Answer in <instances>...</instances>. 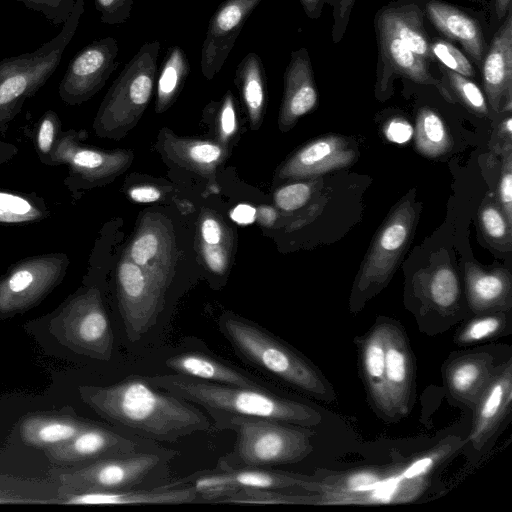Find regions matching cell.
Segmentation results:
<instances>
[{"label":"cell","instance_id":"cell-49","mask_svg":"<svg viewBox=\"0 0 512 512\" xmlns=\"http://www.w3.org/2000/svg\"><path fill=\"white\" fill-rule=\"evenodd\" d=\"M201 253L205 265L216 274H223L228 267V250L221 244L201 243Z\"/></svg>","mask_w":512,"mask_h":512},{"label":"cell","instance_id":"cell-57","mask_svg":"<svg viewBox=\"0 0 512 512\" xmlns=\"http://www.w3.org/2000/svg\"><path fill=\"white\" fill-rule=\"evenodd\" d=\"M499 132L501 135L506 137L508 141H511L512 136V119L510 116L505 118L499 126Z\"/></svg>","mask_w":512,"mask_h":512},{"label":"cell","instance_id":"cell-56","mask_svg":"<svg viewBox=\"0 0 512 512\" xmlns=\"http://www.w3.org/2000/svg\"><path fill=\"white\" fill-rule=\"evenodd\" d=\"M305 13L310 18H317L322 10L325 0H299Z\"/></svg>","mask_w":512,"mask_h":512},{"label":"cell","instance_id":"cell-58","mask_svg":"<svg viewBox=\"0 0 512 512\" xmlns=\"http://www.w3.org/2000/svg\"><path fill=\"white\" fill-rule=\"evenodd\" d=\"M511 7V0H496V11L499 18L506 16Z\"/></svg>","mask_w":512,"mask_h":512},{"label":"cell","instance_id":"cell-46","mask_svg":"<svg viewBox=\"0 0 512 512\" xmlns=\"http://www.w3.org/2000/svg\"><path fill=\"white\" fill-rule=\"evenodd\" d=\"M313 187L309 182H295L279 188L274 194L276 206L282 211H294L307 203Z\"/></svg>","mask_w":512,"mask_h":512},{"label":"cell","instance_id":"cell-54","mask_svg":"<svg viewBox=\"0 0 512 512\" xmlns=\"http://www.w3.org/2000/svg\"><path fill=\"white\" fill-rule=\"evenodd\" d=\"M256 212V219L266 227L272 226L277 219L276 210L270 206H261Z\"/></svg>","mask_w":512,"mask_h":512},{"label":"cell","instance_id":"cell-10","mask_svg":"<svg viewBox=\"0 0 512 512\" xmlns=\"http://www.w3.org/2000/svg\"><path fill=\"white\" fill-rule=\"evenodd\" d=\"M70 259L64 252L23 258L0 276V314L13 315L41 302L64 279Z\"/></svg>","mask_w":512,"mask_h":512},{"label":"cell","instance_id":"cell-36","mask_svg":"<svg viewBox=\"0 0 512 512\" xmlns=\"http://www.w3.org/2000/svg\"><path fill=\"white\" fill-rule=\"evenodd\" d=\"M50 217L43 197L35 193L0 189V224L24 225Z\"/></svg>","mask_w":512,"mask_h":512},{"label":"cell","instance_id":"cell-26","mask_svg":"<svg viewBox=\"0 0 512 512\" xmlns=\"http://www.w3.org/2000/svg\"><path fill=\"white\" fill-rule=\"evenodd\" d=\"M82 505L184 504L201 502L189 485L159 487L154 490L125 489L73 494L68 501Z\"/></svg>","mask_w":512,"mask_h":512},{"label":"cell","instance_id":"cell-7","mask_svg":"<svg viewBox=\"0 0 512 512\" xmlns=\"http://www.w3.org/2000/svg\"><path fill=\"white\" fill-rule=\"evenodd\" d=\"M417 216L412 191L391 210L371 242L351 293L352 313L361 311L391 280L409 246Z\"/></svg>","mask_w":512,"mask_h":512},{"label":"cell","instance_id":"cell-47","mask_svg":"<svg viewBox=\"0 0 512 512\" xmlns=\"http://www.w3.org/2000/svg\"><path fill=\"white\" fill-rule=\"evenodd\" d=\"M94 2L103 24H122L131 15L133 0H94Z\"/></svg>","mask_w":512,"mask_h":512},{"label":"cell","instance_id":"cell-1","mask_svg":"<svg viewBox=\"0 0 512 512\" xmlns=\"http://www.w3.org/2000/svg\"><path fill=\"white\" fill-rule=\"evenodd\" d=\"M82 400L102 418L147 439L175 442L211 428L210 420L190 402L129 377L108 386H83Z\"/></svg>","mask_w":512,"mask_h":512},{"label":"cell","instance_id":"cell-3","mask_svg":"<svg viewBox=\"0 0 512 512\" xmlns=\"http://www.w3.org/2000/svg\"><path fill=\"white\" fill-rule=\"evenodd\" d=\"M218 327L246 362L318 400H337L333 386L317 366L262 327L231 312L219 317Z\"/></svg>","mask_w":512,"mask_h":512},{"label":"cell","instance_id":"cell-16","mask_svg":"<svg viewBox=\"0 0 512 512\" xmlns=\"http://www.w3.org/2000/svg\"><path fill=\"white\" fill-rule=\"evenodd\" d=\"M262 0H224L211 16L201 49V72L212 80L220 72L248 17Z\"/></svg>","mask_w":512,"mask_h":512},{"label":"cell","instance_id":"cell-40","mask_svg":"<svg viewBox=\"0 0 512 512\" xmlns=\"http://www.w3.org/2000/svg\"><path fill=\"white\" fill-rule=\"evenodd\" d=\"M479 223L483 234L490 243L510 250L512 226L497 203L488 202L481 208Z\"/></svg>","mask_w":512,"mask_h":512},{"label":"cell","instance_id":"cell-25","mask_svg":"<svg viewBox=\"0 0 512 512\" xmlns=\"http://www.w3.org/2000/svg\"><path fill=\"white\" fill-rule=\"evenodd\" d=\"M358 345L362 378L370 403L380 415L388 419L385 387V321L372 326Z\"/></svg>","mask_w":512,"mask_h":512},{"label":"cell","instance_id":"cell-20","mask_svg":"<svg viewBox=\"0 0 512 512\" xmlns=\"http://www.w3.org/2000/svg\"><path fill=\"white\" fill-rule=\"evenodd\" d=\"M137 451L136 443L111 430L89 425L71 439L46 448L53 463L69 464L96 461Z\"/></svg>","mask_w":512,"mask_h":512},{"label":"cell","instance_id":"cell-14","mask_svg":"<svg viewBox=\"0 0 512 512\" xmlns=\"http://www.w3.org/2000/svg\"><path fill=\"white\" fill-rule=\"evenodd\" d=\"M312 476L268 470L267 468H244L232 470L214 469L194 473L184 479L165 486L189 485L193 487L201 502H218L236 491L246 488L286 489L302 487Z\"/></svg>","mask_w":512,"mask_h":512},{"label":"cell","instance_id":"cell-9","mask_svg":"<svg viewBox=\"0 0 512 512\" xmlns=\"http://www.w3.org/2000/svg\"><path fill=\"white\" fill-rule=\"evenodd\" d=\"M83 131H61L52 154V166L66 165L64 185L73 198L83 190L112 181L133 160L125 150H104L82 142Z\"/></svg>","mask_w":512,"mask_h":512},{"label":"cell","instance_id":"cell-8","mask_svg":"<svg viewBox=\"0 0 512 512\" xmlns=\"http://www.w3.org/2000/svg\"><path fill=\"white\" fill-rule=\"evenodd\" d=\"M52 331L70 348L109 361L114 336L100 290L85 286L63 303L52 319Z\"/></svg>","mask_w":512,"mask_h":512},{"label":"cell","instance_id":"cell-50","mask_svg":"<svg viewBox=\"0 0 512 512\" xmlns=\"http://www.w3.org/2000/svg\"><path fill=\"white\" fill-rule=\"evenodd\" d=\"M201 243L221 244L225 242L226 232L222 223L213 215H206L200 222Z\"/></svg>","mask_w":512,"mask_h":512},{"label":"cell","instance_id":"cell-12","mask_svg":"<svg viewBox=\"0 0 512 512\" xmlns=\"http://www.w3.org/2000/svg\"><path fill=\"white\" fill-rule=\"evenodd\" d=\"M116 288L127 338L136 342L157 322L166 291L125 254L117 266Z\"/></svg>","mask_w":512,"mask_h":512},{"label":"cell","instance_id":"cell-45","mask_svg":"<svg viewBox=\"0 0 512 512\" xmlns=\"http://www.w3.org/2000/svg\"><path fill=\"white\" fill-rule=\"evenodd\" d=\"M498 188L499 206L512 226V145L508 141L502 149V164Z\"/></svg>","mask_w":512,"mask_h":512},{"label":"cell","instance_id":"cell-43","mask_svg":"<svg viewBox=\"0 0 512 512\" xmlns=\"http://www.w3.org/2000/svg\"><path fill=\"white\" fill-rule=\"evenodd\" d=\"M432 57H435L445 68L465 77L475 75L474 68L467 57L449 42L437 39L430 45Z\"/></svg>","mask_w":512,"mask_h":512},{"label":"cell","instance_id":"cell-42","mask_svg":"<svg viewBox=\"0 0 512 512\" xmlns=\"http://www.w3.org/2000/svg\"><path fill=\"white\" fill-rule=\"evenodd\" d=\"M440 69L447 79L451 90L456 95V98L462 102L465 107L480 116L487 114L486 99L482 91L472 80L444 66H441Z\"/></svg>","mask_w":512,"mask_h":512},{"label":"cell","instance_id":"cell-19","mask_svg":"<svg viewBox=\"0 0 512 512\" xmlns=\"http://www.w3.org/2000/svg\"><path fill=\"white\" fill-rule=\"evenodd\" d=\"M357 158L355 148L338 135L315 139L296 151L277 171L280 180L315 177L352 165Z\"/></svg>","mask_w":512,"mask_h":512},{"label":"cell","instance_id":"cell-32","mask_svg":"<svg viewBox=\"0 0 512 512\" xmlns=\"http://www.w3.org/2000/svg\"><path fill=\"white\" fill-rule=\"evenodd\" d=\"M378 31L381 53L393 71L414 82L437 86L442 95L452 102V97L444 86L429 73L424 59L411 51L386 28L378 25Z\"/></svg>","mask_w":512,"mask_h":512},{"label":"cell","instance_id":"cell-18","mask_svg":"<svg viewBox=\"0 0 512 512\" xmlns=\"http://www.w3.org/2000/svg\"><path fill=\"white\" fill-rule=\"evenodd\" d=\"M512 360L509 358L495 367L487 385L476 401L472 428L468 440L481 450L496 433L511 410Z\"/></svg>","mask_w":512,"mask_h":512},{"label":"cell","instance_id":"cell-15","mask_svg":"<svg viewBox=\"0 0 512 512\" xmlns=\"http://www.w3.org/2000/svg\"><path fill=\"white\" fill-rule=\"evenodd\" d=\"M124 254L163 290L168 289L177 250L173 229L165 217L146 214Z\"/></svg>","mask_w":512,"mask_h":512},{"label":"cell","instance_id":"cell-22","mask_svg":"<svg viewBox=\"0 0 512 512\" xmlns=\"http://www.w3.org/2000/svg\"><path fill=\"white\" fill-rule=\"evenodd\" d=\"M318 94L308 52L301 48L292 52L284 74V93L278 124L281 131L291 129L298 119L312 111Z\"/></svg>","mask_w":512,"mask_h":512},{"label":"cell","instance_id":"cell-35","mask_svg":"<svg viewBox=\"0 0 512 512\" xmlns=\"http://www.w3.org/2000/svg\"><path fill=\"white\" fill-rule=\"evenodd\" d=\"M190 73V64L184 50L170 47L161 64L157 80L155 111H166L177 99Z\"/></svg>","mask_w":512,"mask_h":512},{"label":"cell","instance_id":"cell-31","mask_svg":"<svg viewBox=\"0 0 512 512\" xmlns=\"http://www.w3.org/2000/svg\"><path fill=\"white\" fill-rule=\"evenodd\" d=\"M419 295L425 311L443 318L454 316L459 309L460 285L449 265H441L419 281Z\"/></svg>","mask_w":512,"mask_h":512},{"label":"cell","instance_id":"cell-37","mask_svg":"<svg viewBox=\"0 0 512 512\" xmlns=\"http://www.w3.org/2000/svg\"><path fill=\"white\" fill-rule=\"evenodd\" d=\"M415 147L426 157L436 158L450 151L452 138L442 118L433 110L423 107L416 120Z\"/></svg>","mask_w":512,"mask_h":512},{"label":"cell","instance_id":"cell-33","mask_svg":"<svg viewBox=\"0 0 512 512\" xmlns=\"http://www.w3.org/2000/svg\"><path fill=\"white\" fill-rule=\"evenodd\" d=\"M378 25L390 31L425 61L432 57L430 44L423 27L422 13L417 6L387 9L379 16Z\"/></svg>","mask_w":512,"mask_h":512},{"label":"cell","instance_id":"cell-24","mask_svg":"<svg viewBox=\"0 0 512 512\" xmlns=\"http://www.w3.org/2000/svg\"><path fill=\"white\" fill-rule=\"evenodd\" d=\"M465 282L467 302L475 314L510 311L512 282L509 271L502 268L485 271L467 263Z\"/></svg>","mask_w":512,"mask_h":512},{"label":"cell","instance_id":"cell-13","mask_svg":"<svg viewBox=\"0 0 512 512\" xmlns=\"http://www.w3.org/2000/svg\"><path fill=\"white\" fill-rule=\"evenodd\" d=\"M118 43L113 37L96 39L70 60L59 84L61 100L71 106L91 99L118 66Z\"/></svg>","mask_w":512,"mask_h":512},{"label":"cell","instance_id":"cell-5","mask_svg":"<svg viewBox=\"0 0 512 512\" xmlns=\"http://www.w3.org/2000/svg\"><path fill=\"white\" fill-rule=\"evenodd\" d=\"M84 1L77 0L61 31L33 52L0 61V132L5 133L20 113L25 101L33 97L58 67L84 12Z\"/></svg>","mask_w":512,"mask_h":512},{"label":"cell","instance_id":"cell-55","mask_svg":"<svg viewBox=\"0 0 512 512\" xmlns=\"http://www.w3.org/2000/svg\"><path fill=\"white\" fill-rule=\"evenodd\" d=\"M18 153V147L0 140V166L12 160Z\"/></svg>","mask_w":512,"mask_h":512},{"label":"cell","instance_id":"cell-52","mask_svg":"<svg viewBox=\"0 0 512 512\" xmlns=\"http://www.w3.org/2000/svg\"><path fill=\"white\" fill-rule=\"evenodd\" d=\"M128 195L137 203L156 202L162 196L161 191L158 188L150 185L132 187L129 189Z\"/></svg>","mask_w":512,"mask_h":512},{"label":"cell","instance_id":"cell-21","mask_svg":"<svg viewBox=\"0 0 512 512\" xmlns=\"http://www.w3.org/2000/svg\"><path fill=\"white\" fill-rule=\"evenodd\" d=\"M483 84L491 108L511 111L512 100V12L495 33L482 66Z\"/></svg>","mask_w":512,"mask_h":512},{"label":"cell","instance_id":"cell-53","mask_svg":"<svg viewBox=\"0 0 512 512\" xmlns=\"http://www.w3.org/2000/svg\"><path fill=\"white\" fill-rule=\"evenodd\" d=\"M256 209L249 204H239L230 213L231 219L241 225H247L256 220Z\"/></svg>","mask_w":512,"mask_h":512},{"label":"cell","instance_id":"cell-11","mask_svg":"<svg viewBox=\"0 0 512 512\" xmlns=\"http://www.w3.org/2000/svg\"><path fill=\"white\" fill-rule=\"evenodd\" d=\"M175 452H143L108 457L68 473L60 479L73 494L97 491H117L136 487L166 464Z\"/></svg>","mask_w":512,"mask_h":512},{"label":"cell","instance_id":"cell-28","mask_svg":"<svg viewBox=\"0 0 512 512\" xmlns=\"http://www.w3.org/2000/svg\"><path fill=\"white\" fill-rule=\"evenodd\" d=\"M160 147L172 162L203 176L212 175L225 154L217 143L179 138L167 129L160 133Z\"/></svg>","mask_w":512,"mask_h":512},{"label":"cell","instance_id":"cell-6","mask_svg":"<svg viewBox=\"0 0 512 512\" xmlns=\"http://www.w3.org/2000/svg\"><path fill=\"white\" fill-rule=\"evenodd\" d=\"M160 42H145L114 80L93 121L95 134L120 139L140 120L151 99Z\"/></svg>","mask_w":512,"mask_h":512},{"label":"cell","instance_id":"cell-17","mask_svg":"<svg viewBox=\"0 0 512 512\" xmlns=\"http://www.w3.org/2000/svg\"><path fill=\"white\" fill-rule=\"evenodd\" d=\"M414 361L407 336L399 324L385 321V387L388 419H399L411 408Z\"/></svg>","mask_w":512,"mask_h":512},{"label":"cell","instance_id":"cell-23","mask_svg":"<svg viewBox=\"0 0 512 512\" xmlns=\"http://www.w3.org/2000/svg\"><path fill=\"white\" fill-rule=\"evenodd\" d=\"M495 367V358L488 352L455 355L443 367L449 395L456 402L473 409Z\"/></svg>","mask_w":512,"mask_h":512},{"label":"cell","instance_id":"cell-41","mask_svg":"<svg viewBox=\"0 0 512 512\" xmlns=\"http://www.w3.org/2000/svg\"><path fill=\"white\" fill-rule=\"evenodd\" d=\"M58 114L47 110L37 122L34 134V146L40 162L52 166V154L56 140L62 131Z\"/></svg>","mask_w":512,"mask_h":512},{"label":"cell","instance_id":"cell-30","mask_svg":"<svg viewBox=\"0 0 512 512\" xmlns=\"http://www.w3.org/2000/svg\"><path fill=\"white\" fill-rule=\"evenodd\" d=\"M235 84L245 107L252 129L260 127L267 104V81L261 57L248 53L238 64Z\"/></svg>","mask_w":512,"mask_h":512},{"label":"cell","instance_id":"cell-34","mask_svg":"<svg viewBox=\"0 0 512 512\" xmlns=\"http://www.w3.org/2000/svg\"><path fill=\"white\" fill-rule=\"evenodd\" d=\"M89 425L73 419L36 416L23 421L20 434L25 443L46 449L71 439Z\"/></svg>","mask_w":512,"mask_h":512},{"label":"cell","instance_id":"cell-51","mask_svg":"<svg viewBox=\"0 0 512 512\" xmlns=\"http://www.w3.org/2000/svg\"><path fill=\"white\" fill-rule=\"evenodd\" d=\"M384 133L391 142L405 143L412 137L413 129L406 120L393 118L386 124Z\"/></svg>","mask_w":512,"mask_h":512},{"label":"cell","instance_id":"cell-29","mask_svg":"<svg viewBox=\"0 0 512 512\" xmlns=\"http://www.w3.org/2000/svg\"><path fill=\"white\" fill-rule=\"evenodd\" d=\"M166 366L176 372L217 384L251 389H266L245 373L212 357L199 353H182L169 357Z\"/></svg>","mask_w":512,"mask_h":512},{"label":"cell","instance_id":"cell-27","mask_svg":"<svg viewBox=\"0 0 512 512\" xmlns=\"http://www.w3.org/2000/svg\"><path fill=\"white\" fill-rule=\"evenodd\" d=\"M426 12L433 25L448 38L459 42L470 57L480 64L485 45L480 25L461 10L439 1H429Z\"/></svg>","mask_w":512,"mask_h":512},{"label":"cell","instance_id":"cell-4","mask_svg":"<svg viewBox=\"0 0 512 512\" xmlns=\"http://www.w3.org/2000/svg\"><path fill=\"white\" fill-rule=\"evenodd\" d=\"M213 425L236 434L233 449L217 462L219 470L294 464L308 457L314 449L315 431L310 427L243 416L216 417Z\"/></svg>","mask_w":512,"mask_h":512},{"label":"cell","instance_id":"cell-2","mask_svg":"<svg viewBox=\"0 0 512 512\" xmlns=\"http://www.w3.org/2000/svg\"><path fill=\"white\" fill-rule=\"evenodd\" d=\"M147 381L171 395L202 407L212 419L258 417L305 427L317 426L322 415L310 405L251 389L208 382L181 374L148 376Z\"/></svg>","mask_w":512,"mask_h":512},{"label":"cell","instance_id":"cell-44","mask_svg":"<svg viewBox=\"0 0 512 512\" xmlns=\"http://www.w3.org/2000/svg\"><path fill=\"white\" fill-rule=\"evenodd\" d=\"M30 10L39 12L55 27L62 26L70 17L77 0H14Z\"/></svg>","mask_w":512,"mask_h":512},{"label":"cell","instance_id":"cell-38","mask_svg":"<svg viewBox=\"0 0 512 512\" xmlns=\"http://www.w3.org/2000/svg\"><path fill=\"white\" fill-rule=\"evenodd\" d=\"M507 327L504 312H489L471 319L455 335L457 345L466 346L495 338Z\"/></svg>","mask_w":512,"mask_h":512},{"label":"cell","instance_id":"cell-39","mask_svg":"<svg viewBox=\"0 0 512 512\" xmlns=\"http://www.w3.org/2000/svg\"><path fill=\"white\" fill-rule=\"evenodd\" d=\"M320 497L317 494L310 495L286 494L277 492L276 489L246 488L236 491L218 502L237 504H316L319 505Z\"/></svg>","mask_w":512,"mask_h":512},{"label":"cell","instance_id":"cell-48","mask_svg":"<svg viewBox=\"0 0 512 512\" xmlns=\"http://www.w3.org/2000/svg\"><path fill=\"white\" fill-rule=\"evenodd\" d=\"M236 105L230 90L224 95L218 108L219 133L223 141L235 134L237 128Z\"/></svg>","mask_w":512,"mask_h":512}]
</instances>
